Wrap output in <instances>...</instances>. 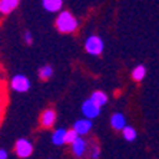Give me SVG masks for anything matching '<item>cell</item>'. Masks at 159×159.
I'll list each match as a JSON object with an SVG mask.
<instances>
[{"label": "cell", "mask_w": 159, "mask_h": 159, "mask_svg": "<svg viewBox=\"0 0 159 159\" xmlns=\"http://www.w3.org/2000/svg\"><path fill=\"white\" fill-rule=\"evenodd\" d=\"M55 26L59 33H75L79 27V20L69 10H62L57 13L55 20Z\"/></svg>", "instance_id": "1"}, {"label": "cell", "mask_w": 159, "mask_h": 159, "mask_svg": "<svg viewBox=\"0 0 159 159\" xmlns=\"http://www.w3.org/2000/svg\"><path fill=\"white\" fill-rule=\"evenodd\" d=\"M85 50L90 56H100L105 50V42L103 39L98 34H90L85 40Z\"/></svg>", "instance_id": "2"}, {"label": "cell", "mask_w": 159, "mask_h": 159, "mask_svg": "<svg viewBox=\"0 0 159 159\" xmlns=\"http://www.w3.org/2000/svg\"><path fill=\"white\" fill-rule=\"evenodd\" d=\"M30 86H32V83H30V79L27 78L26 75L17 73L10 79V89L13 92L26 93L30 90Z\"/></svg>", "instance_id": "3"}, {"label": "cell", "mask_w": 159, "mask_h": 159, "mask_svg": "<svg viewBox=\"0 0 159 159\" xmlns=\"http://www.w3.org/2000/svg\"><path fill=\"white\" fill-rule=\"evenodd\" d=\"M15 153L20 159L29 158L33 153V143L26 138H20L15 142Z\"/></svg>", "instance_id": "4"}, {"label": "cell", "mask_w": 159, "mask_h": 159, "mask_svg": "<svg viewBox=\"0 0 159 159\" xmlns=\"http://www.w3.org/2000/svg\"><path fill=\"white\" fill-rule=\"evenodd\" d=\"M80 111H82V115H83V118L89 119V120H93V119H96L98 116L100 115V107L96 106V105L93 103V102L89 99V98L86 100H83Z\"/></svg>", "instance_id": "5"}, {"label": "cell", "mask_w": 159, "mask_h": 159, "mask_svg": "<svg viewBox=\"0 0 159 159\" xmlns=\"http://www.w3.org/2000/svg\"><path fill=\"white\" fill-rule=\"evenodd\" d=\"M92 128H93L92 120L85 119V118H80V119H78V120H75L73 128H72V129L78 133V136L83 138L85 135H88V133L92 130Z\"/></svg>", "instance_id": "6"}, {"label": "cell", "mask_w": 159, "mask_h": 159, "mask_svg": "<svg viewBox=\"0 0 159 159\" xmlns=\"http://www.w3.org/2000/svg\"><path fill=\"white\" fill-rule=\"evenodd\" d=\"M88 141H86L85 138L82 136H78L76 138V141L73 143H70V151L73 153V156L76 158H83L86 155V151H88Z\"/></svg>", "instance_id": "7"}, {"label": "cell", "mask_w": 159, "mask_h": 159, "mask_svg": "<svg viewBox=\"0 0 159 159\" xmlns=\"http://www.w3.org/2000/svg\"><path fill=\"white\" fill-rule=\"evenodd\" d=\"M56 118H57V115H56L55 109H52V107L44 109V111L42 112V115H40V126L44 128V129L52 128V126L56 123Z\"/></svg>", "instance_id": "8"}, {"label": "cell", "mask_w": 159, "mask_h": 159, "mask_svg": "<svg viewBox=\"0 0 159 159\" xmlns=\"http://www.w3.org/2000/svg\"><path fill=\"white\" fill-rule=\"evenodd\" d=\"M42 6L49 13H59L63 9V0H42Z\"/></svg>", "instance_id": "9"}, {"label": "cell", "mask_w": 159, "mask_h": 159, "mask_svg": "<svg viewBox=\"0 0 159 159\" xmlns=\"http://www.w3.org/2000/svg\"><path fill=\"white\" fill-rule=\"evenodd\" d=\"M126 125H128L126 123V116L123 115L122 112H115L111 116V126L115 130H122Z\"/></svg>", "instance_id": "10"}, {"label": "cell", "mask_w": 159, "mask_h": 159, "mask_svg": "<svg viewBox=\"0 0 159 159\" xmlns=\"http://www.w3.org/2000/svg\"><path fill=\"white\" fill-rule=\"evenodd\" d=\"M20 3V0H0V15L6 16L16 10Z\"/></svg>", "instance_id": "11"}, {"label": "cell", "mask_w": 159, "mask_h": 159, "mask_svg": "<svg viewBox=\"0 0 159 159\" xmlns=\"http://www.w3.org/2000/svg\"><path fill=\"white\" fill-rule=\"evenodd\" d=\"M66 130L65 128H57L52 133V143L56 146H62L66 143Z\"/></svg>", "instance_id": "12"}, {"label": "cell", "mask_w": 159, "mask_h": 159, "mask_svg": "<svg viewBox=\"0 0 159 159\" xmlns=\"http://www.w3.org/2000/svg\"><path fill=\"white\" fill-rule=\"evenodd\" d=\"M89 99L92 100L96 106H99L100 109H102V106H105V105L107 103V95L103 90H95V92L89 96Z\"/></svg>", "instance_id": "13"}, {"label": "cell", "mask_w": 159, "mask_h": 159, "mask_svg": "<svg viewBox=\"0 0 159 159\" xmlns=\"http://www.w3.org/2000/svg\"><path fill=\"white\" fill-rule=\"evenodd\" d=\"M146 76V67L143 65H138V66L133 67L132 70V79L135 82H142Z\"/></svg>", "instance_id": "14"}, {"label": "cell", "mask_w": 159, "mask_h": 159, "mask_svg": "<svg viewBox=\"0 0 159 159\" xmlns=\"http://www.w3.org/2000/svg\"><path fill=\"white\" fill-rule=\"evenodd\" d=\"M122 135H123V138H125V141L133 142L135 139H136V136H138V132H136V129H135L133 126L126 125L125 128L122 129Z\"/></svg>", "instance_id": "15"}, {"label": "cell", "mask_w": 159, "mask_h": 159, "mask_svg": "<svg viewBox=\"0 0 159 159\" xmlns=\"http://www.w3.org/2000/svg\"><path fill=\"white\" fill-rule=\"evenodd\" d=\"M88 159H99L100 156V148L98 143H92L88 145V151H86Z\"/></svg>", "instance_id": "16"}, {"label": "cell", "mask_w": 159, "mask_h": 159, "mask_svg": "<svg viewBox=\"0 0 159 159\" xmlns=\"http://www.w3.org/2000/svg\"><path fill=\"white\" fill-rule=\"evenodd\" d=\"M53 76V67L50 66V65H44V66H42L40 69H39V78L42 79V80H48V79H50Z\"/></svg>", "instance_id": "17"}, {"label": "cell", "mask_w": 159, "mask_h": 159, "mask_svg": "<svg viewBox=\"0 0 159 159\" xmlns=\"http://www.w3.org/2000/svg\"><path fill=\"white\" fill-rule=\"evenodd\" d=\"M6 95H4V92L2 90L0 92V120L3 119V115H4V106H6Z\"/></svg>", "instance_id": "18"}, {"label": "cell", "mask_w": 159, "mask_h": 159, "mask_svg": "<svg viewBox=\"0 0 159 159\" xmlns=\"http://www.w3.org/2000/svg\"><path fill=\"white\" fill-rule=\"evenodd\" d=\"M76 138H78V133L75 132L73 129H69L66 130V143H73L75 141H76Z\"/></svg>", "instance_id": "19"}, {"label": "cell", "mask_w": 159, "mask_h": 159, "mask_svg": "<svg viewBox=\"0 0 159 159\" xmlns=\"http://www.w3.org/2000/svg\"><path fill=\"white\" fill-rule=\"evenodd\" d=\"M23 40H25L26 44L33 43V36H32V33H30V32H25V34H23Z\"/></svg>", "instance_id": "20"}, {"label": "cell", "mask_w": 159, "mask_h": 159, "mask_svg": "<svg viewBox=\"0 0 159 159\" xmlns=\"http://www.w3.org/2000/svg\"><path fill=\"white\" fill-rule=\"evenodd\" d=\"M9 158V153L6 149H0V159H7Z\"/></svg>", "instance_id": "21"}, {"label": "cell", "mask_w": 159, "mask_h": 159, "mask_svg": "<svg viewBox=\"0 0 159 159\" xmlns=\"http://www.w3.org/2000/svg\"><path fill=\"white\" fill-rule=\"evenodd\" d=\"M0 82H2V69H0Z\"/></svg>", "instance_id": "22"}, {"label": "cell", "mask_w": 159, "mask_h": 159, "mask_svg": "<svg viewBox=\"0 0 159 159\" xmlns=\"http://www.w3.org/2000/svg\"><path fill=\"white\" fill-rule=\"evenodd\" d=\"M2 89H3V88H0V92H2Z\"/></svg>", "instance_id": "23"}]
</instances>
